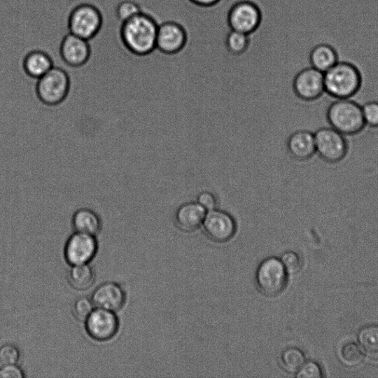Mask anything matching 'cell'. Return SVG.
<instances>
[{"label":"cell","mask_w":378,"mask_h":378,"mask_svg":"<svg viewBox=\"0 0 378 378\" xmlns=\"http://www.w3.org/2000/svg\"><path fill=\"white\" fill-rule=\"evenodd\" d=\"M158 20L153 16L141 13L124 22L121 36L127 48L137 55H148L156 50Z\"/></svg>","instance_id":"obj_1"},{"label":"cell","mask_w":378,"mask_h":378,"mask_svg":"<svg viewBox=\"0 0 378 378\" xmlns=\"http://www.w3.org/2000/svg\"><path fill=\"white\" fill-rule=\"evenodd\" d=\"M323 74L326 92L335 99H350L361 87L360 72L352 63L339 62Z\"/></svg>","instance_id":"obj_2"},{"label":"cell","mask_w":378,"mask_h":378,"mask_svg":"<svg viewBox=\"0 0 378 378\" xmlns=\"http://www.w3.org/2000/svg\"><path fill=\"white\" fill-rule=\"evenodd\" d=\"M327 118L330 127L344 136H355L364 127L362 107L350 99H337L329 107Z\"/></svg>","instance_id":"obj_3"},{"label":"cell","mask_w":378,"mask_h":378,"mask_svg":"<svg viewBox=\"0 0 378 378\" xmlns=\"http://www.w3.org/2000/svg\"><path fill=\"white\" fill-rule=\"evenodd\" d=\"M288 273L281 261L276 258L263 260L255 274V281L259 290L264 295L274 297L286 288Z\"/></svg>","instance_id":"obj_4"},{"label":"cell","mask_w":378,"mask_h":378,"mask_svg":"<svg viewBox=\"0 0 378 378\" xmlns=\"http://www.w3.org/2000/svg\"><path fill=\"white\" fill-rule=\"evenodd\" d=\"M262 21L260 6L251 0H241L229 10L227 22L231 30L251 35L258 30Z\"/></svg>","instance_id":"obj_5"},{"label":"cell","mask_w":378,"mask_h":378,"mask_svg":"<svg viewBox=\"0 0 378 378\" xmlns=\"http://www.w3.org/2000/svg\"><path fill=\"white\" fill-rule=\"evenodd\" d=\"M314 136L316 153L323 161L336 164L344 159L348 144L344 134L330 127L318 130Z\"/></svg>","instance_id":"obj_6"},{"label":"cell","mask_w":378,"mask_h":378,"mask_svg":"<svg viewBox=\"0 0 378 378\" xmlns=\"http://www.w3.org/2000/svg\"><path fill=\"white\" fill-rule=\"evenodd\" d=\"M69 78L60 67L53 66L38 79L37 93L40 99L47 104H57L66 97L69 90Z\"/></svg>","instance_id":"obj_7"},{"label":"cell","mask_w":378,"mask_h":378,"mask_svg":"<svg viewBox=\"0 0 378 378\" xmlns=\"http://www.w3.org/2000/svg\"><path fill=\"white\" fill-rule=\"evenodd\" d=\"M102 24L99 10L90 4L77 6L69 19V31L77 36L88 40L96 36Z\"/></svg>","instance_id":"obj_8"},{"label":"cell","mask_w":378,"mask_h":378,"mask_svg":"<svg viewBox=\"0 0 378 378\" xmlns=\"http://www.w3.org/2000/svg\"><path fill=\"white\" fill-rule=\"evenodd\" d=\"M99 250L96 237L75 232L67 239L64 255L67 263L73 265L90 264Z\"/></svg>","instance_id":"obj_9"},{"label":"cell","mask_w":378,"mask_h":378,"mask_svg":"<svg viewBox=\"0 0 378 378\" xmlns=\"http://www.w3.org/2000/svg\"><path fill=\"white\" fill-rule=\"evenodd\" d=\"M185 27L175 21L159 23L156 50L166 56L176 55L184 50L188 43Z\"/></svg>","instance_id":"obj_10"},{"label":"cell","mask_w":378,"mask_h":378,"mask_svg":"<svg viewBox=\"0 0 378 378\" xmlns=\"http://www.w3.org/2000/svg\"><path fill=\"white\" fill-rule=\"evenodd\" d=\"M85 322L88 335L94 341L99 342L112 340L120 328V321L115 314L100 308H94Z\"/></svg>","instance_id":"obj_11"},{"label":"cell","mask_w":378,"mask_h":378,"mask_svg":"<svg viewBox=\"0 0 378 378\" xmlns=\"http://www.w3.org/2000/svg\"><path fill=\"white\" fill-rule=\"evenodd\" d=\"M293 89L301 101H316L326 92L325 74L312 66L307 67L295 75Z\"/></svg>","instance_id":"obj_12"},{"label":"cell","mask_w":378,"mask_h":378,"mask_svg":"<svg viewBox=\"0 0 378 378\" xmlns=\"http://www.w3.org/2000/svg\"><path fill=\"white\" fill-rule=\"evenodd\" d=\"M202 225L206 236L218 243L232 239L237 231V223L233 216L226 211L218 209L207 211Z\"/></svg>","instance_id":"obj_13"},{"label":"cell","mask_w":378,"mask_h":378,"mask_svg":"<svg viewBox=\"0 0 378 378\" xmlns=\"http://www.w3.org/2000/svg\"><path fill=\"white\" fill-rule=\"evenodd\" d=\"M94 307L118 312L127 302L125 289L115 282H105L94 290L91 296Z\"/></svg>","instance_id":"obj_14"},{"label":"cell","mask_w":378,"mask_h":378,"mask_svg":"<svg viewBox=\"0 0 378 378\" xmlns=\"http://www.w3.org/2000/svg\"><path fill=\"white\" fill-rule=\"evenodd\" d=\"M287 150L295 161L304 162L316 153L314 133L307 130H297L290 134Z\"/></svg>","instance_id":"obj_15"},{"label":"cell","mask_w":378,"mask_h":378,"mask_svg":"<svg viewBox=\"0 0 378 378\" xmlns=\"http://www.w3.org/2000/svg\"><path fill=\"white\" fill-rule=\"evenodd\" d=\"M60 52L64 62L73 66L83 65L90 57L88 40L69 33L62 40Z\"/></svg>","instance_id":"obj_16"},{"label":"cell","mask_w":378,"mask_h":378,"mask_svg":"<svg viewBox=\"0 0 378 378\" xmlns=\"http://www.w3.org/2000/svg\"><path fill=\"white\" fill-rule=\"evenodd\" d=\"M206 213L197 202L188 201L175 211L174 223L181 230L192 232L204 223Z\"/></svg>","instance_id":"obj_17"},{"label":"cell","mask_w":378,"mask_h":378,"mask_svg":"<svg viewBox=\"0 0 378 378\" xmlns=\"http://www.w3.org/2000/svg\"><path fill=\"white\" fill-rule=\"evenodd\" d=\"M71 226L75 232L96 237L102 232L104 223L97 212L89 208H80L74 214Z\"/></svg>","instance_id":"obj_18"},{"label":"cell","mask_w":378,"mask_h":378,"mask_svg":"<svg viewBox=\"0 0 378 378\" xmlns=\"http://www.w3.org/2000/svg\"><path fill=\"white\" fill-rule=\"evenodd\" d=\"M336 50L328 44H320L313 48L309 54V62L314 69L326 73L339 62Z\"/></svg>","instance_id":"obj_19"},{"label":"cell","mask_w":378,"mask_h":378,"mask_svg":"<svg viewBox=\"0 0 378 378\" xmlns=\"http://www.w3.org/2000/svg\"><path fill=\"white\" fill-rule=\"evenodd\" d=\"M96 272L90 264L73 265L67 274V281L75 290H89L96 281Z\"/></svg>","instance_id":"obj_20"},{"label":"cell","mask_w":378,"mask_h":378,"mask_svg":"<svg viewBox=\"0 0 378 378\" xmlns=\"http://www.w3.org/2000/svg\"><path fill=\"white\" fill-rule=\"evenodd\" d=\"M24 67L30 76L39 78L53 67V63L48 54L42 50H34L26 56Z\"/></svg>","instance_id":"obj_21"},{"label":"cell","mask_w":378,"mask_h":378,"mask_svg":"<svg viewBox=\"0 0 378 378\" xmlns=\"http://www.w3.org/2000/svg\"><path fill=\"white\" fill-rule=\"evenodd\" d=\"M358 342L364 354L378 360V326L363 328L358 333Z\"/></svg>","instance_id":"obj_22"},{"label":"cell","mask_w":378,"mask_h":378,"mask_svg":"<svg viewBox=\"0 0 378 378\" xmlns=\"http://www.w3.org/2000/svg\"><path fill=\"white\" fill-rule=\"evenodd\" d=\"M225 48L229 53L239 57L246 53L251 45L250 35L231 30L225 38Z\"/></svg>","instance_id":"obj_23"},{"label":"cell","mask_w":378,"mask_h":378,"mask_svg":"<svg viewBox=\"0 0 378 378\" xmlns=\"http://www.w3.org/2000/svg\"><path fill=\"white\" fill-rule=\"evenodd\" d=\"M280 362L284 370L289 373H295L303 366L305 357L300 349L288 348L283 351Z\"/></svg>","instance_id":"obj_24"},{"label":"cell","mask_w":378,"mask_h":378,"mask_svg":"<svg viewBox=\"0 0 378 378\" xmlns=\"http://www.w3.org/2000/svg\"><path fill=\"white\" fill-rule=\"evenodd\" d=\"M142 13L141 6L133 0H124L117 6L118 18L122 22H126Z\"/></svg>","instance_id":"obj_25"},{"label":"cell","mask_w":378,"mask_h":378,"mask_svg":"<svg viewBox=\"0 0 378 378\" xmlns=\"http://www.w3.org/2000/svg\"><path fill=\"white\" fill-rule=\"evenodd\" d=\"M363 350L354 343L346 344L342 350V358L346 365L356 367L363 361Z\"/></svg>","instance_id":"obj_26"},{"label":"cell","mask_w":378,"mask_h":378,"mask_svg":"<svg viewBox=\"0 0 378 378\" xmlns=\"http://www.w3.org/2000/svg\"><path fill=\"white\" fill-rule=\"evenodd\" d=\"M21 358L19 348L12 344L0 346V366L16 365Z\"/></svg>","instance_id":"obj_27"},{"label":"cell","mask_w":378,"mask_h":378,"mask_svg":"<svg viewBox=\"0 0 378 378\" xmlns=\"http://www.w3.org/2000/svg\"><path fill=\"white\" fill-rule=\"evenodd\" d=\"M94 309L91 299L87 297H80L77 299L73 305V314L78 321H85Z\"/></svg>","instance_id":"obj_28"},{"label":"cell","mask_w":378,"mask_h":378,"mask_svg":"<svg viewBox=\"0 0 378 378\" xmlns=\"http://www.w3.org/2000/svg\"><path fill=\"white\" fill-rule=\"evenodd\" d=\"M362 107L363 117L365 125L372 128L378 127V102L372 101Z\"/></svg>","instance_id":"obj_29"},{"label":"cell","mask_w":378,"mask_h":378,"mask_svg":"<svg viewBox=\"0 0 378 378\" xmlns=\"http://www.w3.org/2000/svg\"><path fill=\"white\" fill-rule=\"evenodd\" d=\"M286 272L290 274L298 273L301 269V260L300 255L295 252L288 251L283 254L281 259Z\"/></svg>","instance_id":"obj_30"},{"label":"cell","mask_w":378,"mask_h":378,"mask_svg":"<svg viewBox=\"0 0 378 378\" xmlns=\"http://www.w3.org/2000/svg\"><path fill=\"white\" fill-rule=\"evenodd\" d=\"M195 201L206 211L218 209V206L217 196L209 191H204L199 193Z\"/></svg>","instance_id":"obj_31"},{"label":"cell","mask_w":378,"mask_h":378,"mask_svg":"<svg viewBox=\"0 0 378 378\" xmlns=\"http://www.w3.org/2000/svg\"><path fill=\"white\" fill-rule=\"evenodd\" d=\"M297 374L299 378H321L323 377L322 370L315 362L309 361L303 364Z\"/></svg>","instance_id":"obj_32"},{"label":"cell","mask_w":378,"mask_h":378,"mask_svg":"<svg viewBox=\"0 0 378 378\" xmlns=\"http://www.w3.org/2000/svg\"><path fill=\"white\" fill-rule=\"evenodd\" d=\"M23 370L16 365L3 366L0 368V378H24Z\"/></svg>","instance_id":"obj_33"},{"label":"cell","mask_w":378,"mask_h":378,"mask_svg":"<svg viewBox=\"0 0 378 378\" xmlns=\"http://www.w3.org/2000/svg\"><path fill=\"white\" fill-rule=\"evenodd\" d=\"M192 4L202 8H211L218 5L221 0H189Z\"/></svg>","instance_id":"obj_34"}]
</instances>
